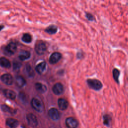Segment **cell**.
Here are the masks:
<instances>
[{
  "instance_id": "cell-18",
  "label": "cell",
  "mask_w": 128,
  "mask_h": 128,
  "mask_svg": "<svg viewBox=\"0 0 128 128\" xmlns=\"http://www.w3.org/2000/svg\"><path fill=\"white\" fill-rule=\"evenodd\" d=\"M35 88L38 92L42 94L44 93L47 90L46 86L40 82H37L35 84Z\"/></svg>"
},
{
  "instance_id": "cell-26",
  "label": "cell",
  "mask_w": 128,
  "mask_h": 128,
  "mask_svg": "<svg viewBox=\"0 0 128 128\" xmlns=\"http://www.w3.org/2000/svg\"><path fill=\"white\" fill-rule=\"evenodd\" d=\"M86 18L89 20V21H90V22H92L94 20V16L90 13H86Z\"/></svg>"
},
{
  "instance_id": "cell-5",
  "label": "cell",
  "mask_w": 128,
  "mask_h": 128,
  "mask_svg": "<svg viewBox=\"0 0 128 128\" xmlns=\"http://www.w3.org/2000/svg\"><path fill=\"white\" fill-rule=\"evenodd\" d=\"M26 120L29 126L35 128L38 125V121L36 117L34 114L30 113L26 116Z\"/></svg>"
},
{
  "instance_id": "cell-7",
  "label": "cell",
  "mask_w": 128,
  "mask_h": 128,
  "mask_svg": "<svg viewBox=\"0 0 128 128\" xmlns=\"http://www.w3.org/2000/svg\"><path fill=\"white\" fill-rule=\"evenodd\" d=\"M62 58V55L60 52H54L52 53L49 58V62L50 64H54L58 62Z\"/></svg>"
},
{
  "instance_id": "cell-19",
  "label": "cell",
  "mask_w": 128,
  "mask_h": 128,
  "mask_svg": "<svg viewBox=\"0 0 128 128\" xmlns=\"http://www.w3.org/2000/svg\"><path fill=\"white\" fill-rule=\"evenodd\" d=\"M45 32L50 34H54L58 32V28L54 25H50L48 27L46 28L45 30Z\"/></svg>"
},
{
  "instance_id": "cell-15",
  "label": "cell",
  "mask_w": 128,
  "mask_h": 128,
  "mask_svg": "<svg viewBox=\"0 0 128 128\" xmlns=\"http://www.w3.org/2000/svg\"><path fill=\"white\" fill-rule=\"evenodd\" d=\"M46 66V64L45 62H42L39 63L36 65V71L39 74H42L44 72L45 70Z\"/></svg>"
},
{
  "instance_id": "cell-22",
  "label": "cell",
  "mask_w": 128,
  "mask_h": 128,
  "mask_svg": "<svg viewBox=\"0 0 128 128\" xmlns=\"http://www.w3.org/2000/svg\"><path fill=\"white\" fill-rule=\"evenodd\" d=\"M112 74H113V78H114V80L118 84H119V76L120 75V70L116 68L114 69V70L112 71Z\"/></svg>"
},
{
  "instance_id": "cell-3",
  "label": "cell",
  "mask_w": 128,
  "mask_h": 128,
  "mask_svg": "<svg viewBox=\"0 0 128 128\" xmlns=\"http://www.w3.org/2000/svg\"><path fill=\"white\" fill-rule=\"evenodd\" d=\"M87 83L88 86L95 90H99L102 88V83L96 79H88L87 80Z\"/></svg>"
},
{
  "instance_id": "cell-10",
  "label": "cell",
  "mask_w": 128,
  "mask_h": 128,
  "mask_svg": "<svg viewBox=\"0 0 128 128\" xmlns=\"http://www.w3.org/2000/svg\"><path fill=\"white\" fill-rule=\"evenodd\" d=\"M64 86L60 83H56V84L52 87V90L54 94L56 95H60L64 92Z\"/></svg>"
},
{
  "instance_id": "cell-9",
  "label": "cell",
  "mask_w": 128,
  "mask_h": 128,
  "mask_svg": "<svg viewBox=\"0 0 128 128\" xmlns=\"http://www.w3.org/2000/svg\"><path fill=\"white\" fill-rule=\"evenodd\" d=\"M65 122L68 128H76L78 124L77 120L72 117L68 118Z\"/></svg>"
},
{
  "instance_id": "cell-14",
  "label": "cell",
  "mask_w": 128,
  "mask_h": 128,
  "mask_svg": "<svg viewBox=\"0 0 128 128\" xmlns=\"http://www.w3.org/2000/svg\"><path fill=\"white\" fill-rule=\"evenodd\" d=\"M6 124L10 128H16L18 126L19 122L16 119L12 118H9L6 120Z\"/></svg>"
},
{
  "instance_id": "cell-4",
  "label": "cell",
  "mask_w": 128,
  "mask_h": 128,
  "mask_svg": "<svg viewBox=\"0 0 128 128\" xmlns=\"http://www.w3.org/2000/svg\"><path fill=\"white\" fill-rule=\"evenodd\" d=\"M46 45L43 42H38L35 46V51L38 55L44 54L46 52Z\"/></svg>"
},
{
  "instance_id": "cell-23",
  "label": "cell",
  "mask_w": 128,
  "mask_h": 128,
  "mask_svg": "<svg viewBox=\"0 0 128 128\" xmlns=\"http://www.w3.org/2000/svg\"><path fill=\"white\" fill-rule=\"evenodd\" d=\"M111 122V118L108 115L104 116V124L106 126H110Z\"/></svg>"
},
{
  "instance_id": "cell-27",
  "label": "cell",
  "mask_w": 128,
  "mask_h": 128,
  "mask_svg": "<svg viewBox=\"0 0 128 128\" xmlns=\"http://www.w3.org/2000/svg\"><path fill=\"white\" fill-rule=\"evenodd\" d=\"M4 25H0V32L4 29Z\"/></svg>"
},
{
  "instance_id": "cell-21",
  "label": "cell",
  "mask_w": 128,
  "mask_h": 128,
  "mask_svg": "<svg viewBox=\"0 0 128 128\" xmlns=\"http://www.w3.org/2000/svg\"><path fill=\"white\" fill-rule=\"evenodd\" d=\"M1 108H2V110L4 112H9V113H10V114H14L16 113V110L12 108H11L9 107L8 106L6 105V104H2V106H1Z\"/></svg>"
},
{
  "instance_id": "cell-2",
  "label": "cell",
  "mask_w": 128,
  "mask_h": 128,
  "mask_svg": "<svg viewBox=\"0 0 128 128\" xmlns=\"http://www.w3.org/2000/svg\"><path fill=\"white\" fill-rule=\"evenodd\" d=\"M32 108L38 112H42L44 110V106L42 101L36 98H34L31 100Z\"/></svg>"
},
{
  "instance_id": "cell-20",
  "label": "cell",
  "mask_w": 128,
  "mask_h": 128,
  "mask_svg": "<svg viewBox=\"0 0 128 128\" xmlns=\"http://www.w3.org/2000/svg\"><path fill=\"white\" fill-rule=\"evenodd\" d=\"M22 40L25 43H30L32 41V36L29 34H24L22 36Z\"/></svg>"
},
{
  "instance_id": "cell-1",
  "label": "cell",
  "mask_w": 128,
  "mask_h": 128,
  "mask_svg": "<svg viewBox=\"0 0 128 128\" xmlns=\"http://www.w3.org/2000/svg\"><path fill=\"white\" fill-rule=\"evenodd\" d=\"M17 44L15 42H11L4 48L3 52L6 56H11L14 54L17 50Z\"/></svg>"
},
{
  "instance_id": "cell-12",
  "label": "cell",
  "mask_w": 128,
  "mask_h": 128,
  "mask_svg": "<svg viewBox=\"0 0 128 128\" xmlns=\"http://www.w3.org/2000/svg\"><path fill=\"white\" fill-rule=\"evenodd\" d=\"M58 104L60 109L62 110H66L68 106V101L62 98H60L58 100Z\"/></svg>"
},
{
  "instance_id": "cell-6",
  "label": "cell",
  "mask_w": 128,
  "mask_h": 128,
  "mask_svg": "<svg viewBox=\"0 0 128 128\" xmlns=\"http://www.w3.org/2000/svg\"><path fill=\"white\" fill-rule=\"evenodd\" d=\"M2 82L8 86H11L14 83V78L12 76L9 74H5L0 76Z\"/></svg>"
},
{
  "instance_id": "cell-25",
  "label": "cell",
  "mask_w": 128,
  "mask_h": 128,
  "mask_svg": "<svg viewBox=\"0 0 128 128\" xmlns=\"http://www.w3.org/2000/svg\"><path fill=\"white\" fill-rule=\"evenodd\" d=\"M26 72L28 74L31 76H33L34 75V72L32 70V69L30 67V66H26Z\"/></svg>"
},
{
  "instance_id": "cell-24",
  "label": "cell",
  "mask_w": 128,
  "mask_h": 128,
  "mask_svg": "<svg viewBox=\"0 0 128 128\" xmlns=\"http://www.w3.org/2000/svg\"><path fill=\"white\" fill-rule=\"evenodd\" d=\"M22 66V64L18 62H14L13 63V69L14 70H18Z\"/></svg>"
},
{
  "instance_id": "cell-13",
  "label": "cell",
  "mask_w": 128,
  "mask_h": 128,
  "mask_svg": "<svg viewBox=\"0 0 128 128\" xmlns=\"http://www.w3.org/2000/svg\"><path fill=\"white\" fill-rule=\"evenodd\" d=\"M31 56L30 53L27 50H22L18 54V58L22 61L26 60L30 58Z\"/></svg>"
},
{
  "instance_id": "cell-11",
  "label": "cell",
  "mask_w": 128,
  "mask_h": 128,
  "mask_svg": "<svg viewBox=\"0 0 128 128\" xmlns=\"http://www.w3.org/2000/svg\"><path fill=\"white\" fill-rule=\"evenodd\" d=\"M2 92L4 96L9 99L14 100L16 98V94L12 90L9 89H4L2 90Z\"/></svg>"
},
{
  "instance_id": "cell-16",
  "label": "cell",
  "mask_w": 128,
  "mask_h": 128,
  "mask_svg": "<svg viewBox=\"0 0 128 128\" xmlns=\"http://www.w3.org/2000/svg\"><path fill=\"white\" fill-rule=\"evenodd\" d=\"M0 66L4 68H9L11 67L10 62L5 57H2L0 58Z\"/></svg>"
},
{
  "instance_id": "cell-17",
  "label": "cell",
  "mask_w": 128,
  "mask_h": 128,
  "mask_svg": "<svg viewBox=\"0 0 128 128\" xmlns=\"http://www.w3.org/2000/svg\"><path fill=\"white\" fill-rule=\"evenodd\" d=\"M16 84L19 88L24 87L26 84V80L21 76H18L16 78Z\"/></svg>"
},
{
  "instance_id": "cell-8",
  "label": "cell",
  "mask_w": 128,
  "mask_h": 128,
  "mask_svg": "<svg viewBox=\"0 0 128 128\" xmlns=\"http://www.w3.org/2000/svg\"><path fill=\"white\" fill-rule=\"evenodd\" d=\"M48 114L50 118L54 121L58 120L60 118L58 110L55 108H52L50 109L48 112Z\"/></svg>"
}]
</instances>
